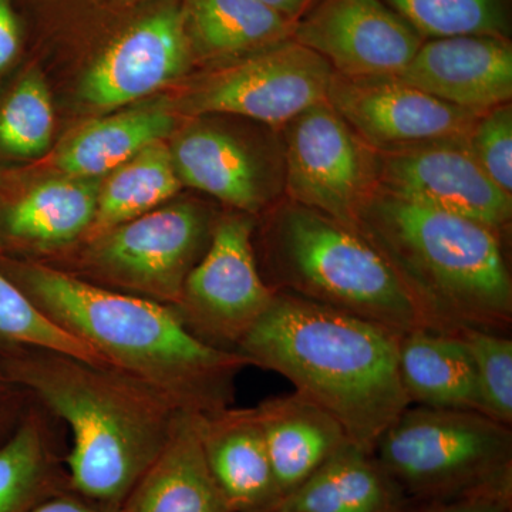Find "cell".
<instances>
[{
	"instance_id": "28",
	"label": "cell",
	"mask_w": 512,
	"mask_h": 512,
	"mask_svg": "<svg viewBox=\"0 0 512 512\" xmlns=\"http://www.w3.org/2000/svg\"><path fill=\"white\" fill-rule=\"evenodd\" d=\"M29 348L57 350L97 365H109L89 346L47 319L0 268V356Z\"/></svg>"
},
{
	"instance_id": "17",
	"label": "cell",
	"mask_w": 512,
	"mask_h": 512,
	"mask_svg": "<svg viewBox=\"0 0 512 512\" xmlns=\"http://www.w3.org/2000/svg\"><path fill=\"white\" fill-rule=\"evenodd\" d=\"M99 187L72 178L33 187L0 210V254L62 252L83 241L92 228Z\"/></svg>"
},
{
	"instance_id": "22",
	"label": "cell",
	"mask_w": 512,
	"mask_h": 512,
	"mask_svg": "<svg viewBox=\"0 0 512 512\" xmlns=\"http://www.w3.org/2000/svg\"><path fill=\"white\" fill-rule=\"evenodd\" d=\"M181 183L218 198L247 214L268 201L261 165L241 141L217 128H195L171 153Z\"/></svg>"
},
{
	"instance_id": "14",
	"label": "cell",
	"mask_w": 512,
	"mask_h": 512,
	"mask_svg": "<svg viewBox=\"0 0 512 512\" xmlns=\"http://www.w3.org/2000/svg\"><path fill=\"white\" fill-rule=\"evenodd\" d=\"M292 39L346 76L400 73L426 40L383 0H313Z\"/></svg>"
},
{
	"instance_id": "35",
	"label": "cell",
	"mask_w": 512,
	"mask_h": 512,
	"mask_svg": "<svg viewBox=\"0 0 512 512\" xmlns=\"http://www.w3.org/2000/svg\"><path fill=\"white\" fill-rule=\"evenodd\" d=\"M32 512H119V508L96 503L67 488L62 493L47 498Z\"/></svg>"
},
{
	"instance_id": "4",
	"label": "cell",
	"mask_w": 512,
	"mask_h": 512,
	"mask_svg": "<svg viewBox=\"0 0 512 512\" xmlns=\"http://www.w3.org/2000/svg\"><path fill=\"white\" fill-rule=\"evenodd\" d=\"M355 231L386 259L427 328L510 329L512 281L500 232L377 185L357 210Z\"/></svg>"
},
{
	"instance_id": "25",
	"label": "cell",
	"mask_w": 512,
	"mask_h": 512,
	"mask_svg": "<svg viewBox=\"0 0 512 512\" xmlns=\"http://www.w3.org/2000/svg\"><path fill=\"white\" fill-rule=\"evenodd\" d=\"M173 127V117L156 109L131 110L94 121L64 144L56 164L72 178L99 177L161 143Z\"/></svg>"
},
{
	"instance_id": "20",
	"label": "cell",
	"mask_w": 512,
	"mask_h": 512,
	"mask_svg": "<svg viewBox=\"0 0 512 512\" xmlns=\"http://www.w3.org/2000/svg\"><path fill=\"white\" fill-rule=\"evenodd\" d=\"M56 421L32 399L0 444V512H32L70 488Z\"/></svg>"
},
{
	"instance_id": "2",
	"label": "cell",
	"mask_w": 512,
	"mask_h": 512,
	"mask_svg": "<svg viewBox=\"0 0 512 512\" xmlns=\"http://www.w3.org/2000/svg\"><path fill=\"white\" fill-rule=\"evenodd\" d=\"M0 379L69 429L64 464L70 490L114 508L163 450L181 412L136 377L57 350L0 356Z\"/></svg>"
},
{
	"instance_id": "12",
	"label": "cell",
	"mask_w": 512,
	"mask_h": 512,
	"mask_svg": "<svg viewBox=\"0 0 512 512\" xmlns=\"http://www.w3.org/2000/svg\"><path fill=\"white\" fill-rule=\"evenodd\" d=\"M191 57L183 0H161L111 37L84 74L80 94L97 109H116L173 82Z\"/></svg>"
},
{
	"instance_id": "33",
	"label": "cell",
	"mask_w": 512,
	"mask_h": 512,
	"mask_svg": "<svg viewBox=\"0 0 512 512\" xmlns=\"http://www.w3.org/2000/svg\"><path fill=\"white\" fill-rule=\"evenodd\" d=\"M30 400L28 393L0 379V444L16 429Z\"/></svg>"
},
{
	"instance_id": "9",
	"label": "cell",
	"mask_w": 512,
	"mask_h": 512,
	"mask_svg": "<svg viewBox=\"0 0 512 512\" xmlns=\"http://www.w3.org/2000/svg\"><path fill=\"white\" fill-rule=\"evenodd\" d=\"M285 156L291 201L355 231L357 210L377 185L375 150L325 100L286 124Z\"/></svg>"
},
{
	"instance_id": "6",
	"label": "cell",
	"mask_w": 512,
	"mask_h": 512,
	"mask_svg": "<svg viewBox=\"0 0 512 512\" xmlns=\"http://www.w3.org/2000/svg\"><path fill=\"white\" fill-rule=\"evenodd\" d=\"M373 456L404 495L444 501L512 493L510 426L474 410L407 407Z\"/></svg>"
},
{
	"instance_id": "21",
	"label": "cell",
	"mask_w": 512,
	"mask_h": 512,
	"mask_svg": "<svg viewBox=\"0 0 512 512\" xmlns=\"http://www.w3.org/2000/svg\"><path fill=\"white\" fill-rule=\"evenodd\" d=\"M397 365L410 404L481 413L476 369L457 333L427 328L402 333Z\"/></svg>"
},
{
	"instance_id": "18",
	"label": "cell",
	"mask_w": 512,
	"mask_h": 512,
	"mask_svg": "<svg viewBox=\"0 0 512 512\" xmlns=\"http://www.w3.org/2000/svg\"><path fill=\"white\" fill-rule=\"evenodd\" d=\"M119 512H234L211 476L194 414L178 413L163 450Z\"/></svg>"
},
{
	"instance_id": "19",
	"label": "cell",
	"mask_w": 512,
	"mask_h": 512,
	"mask_svg": "<svg viewBox=\"0 0 512 512\" xmlns=\"http://www.w3.org/2000/svg\"><path fill=\"white\" fill-rule=\"evenodd\" d=\"M282 500L350 443L342 426L298 392L255 407Z\"/></svg>"
},
{
	"instance_id": "11",
	"label": "cell",
	"mask_w": 512,
	"mask_h": 512,
	"mask_svg": "<svg viewBox=\"0 0 512 512\" xmlns=\"http://www.w3.org/2000/svg\"><path fill=\"white\" fill-rule=\"evenodd\" d=\"M326 101L375 151L466 141L483 114L421 92L394 74L333 73Z\"/></svg>"
},
{
	"instance_id": "7",
	"label": "cell",
	"mask_w": 512,
	"mask_h": 512,
	"mask_svg": "<svg viewBox=\"0 0 512 512\" xmlns=\"http://www.w3.org/2000/svg\"><path fill=\"white\" fill-rule=\"evenodd\" d=\"M211 234L210 222L194 205L156 208L84 238L80 262L89 276L82 281L171 306L207 251Z\"/></svg>"
},
{
	"instance_id": "31",
	"label": "cell",
	"mask_w": 512,
	"mask_h": 512,
	"mask_svg": "<svg viewBox=\"0 0 512 512\" xmlns=\"http://www.w3.org/2000/svg\"><path fill=\"white\" fill-rule=\"evenodd\" d=\"M467 147L487 177L512 197L511 103L481 114L467 138Z\"/></svg>"
},
{
	"instance_id": "3",
	"label": "cell",
	"mask_w": 512,
	"mask_h": 512,
	"mask_svg": "<svg viewBox=\"0 0 512 512\" xmlns=\"http://www.w3.org/2000/svg\"><path fill=\"white\" fill-rule=\"evenodd\" d=\"M400 335L350 313L275 292L237 353L251 366L286 377L295 392L338 421L350 443L373 454L387 427L410 407L397 365Z\"/></svg>"
},
{
	"instance_id": "1",
	"label": "cell",
	"mask_w": 512,
	"mask_h": 512,
	"mask_svg": "<svg viewBox=\"0 0 512 512\" xmlns=\"http://www.w3.org/2000/svg\"><path fill=\"white\" fill-rule=\"evenodd\" d=\"M0 268L47 319L181 412L212 413L234 402L235 380L251 366L247 357L195 338L170 306L87 284L40 262L0 255Z\"/></svg>"
},
{
	"instance_id": "10",
	"label": "cell",
	"mask_w": 512,
	"mask_h": 512,
	"mask_svg": "<svg viewBox=\"0 0 512 512\" xmlns=\"http://www.w3.org/2000/svg\"><path fill=\"white\" fill-rule=\"evenodd\" d=\"M234 60L192 93L194 113L232 114L282 126L325 101L335 73L322 56L293 39Z\"/></svg>"
},
{
	"instance_id": "30",
	"label": "cell",
	"mask_w": 512,
	"mask_h": 512,
	"mask_svg": "<svg viewBox=\"0 0 512 512\" xmlns=\"http://www.w3.org/2000/svg\"><path fill=\"white\" fill-rule=\"evenodd\" d=\"M476 369L481 413L498 423H512V340L505 333L458 330Z\"/></svg>"
},
{
	"instance_id": "8",
	"label": "cell",
	"mask_w": 512,
	"mask_h": 512,
	"mask_svg": "<svg viewBox=\"0 0 512 512\" xmlns=\"http://www.w3.org/2000/svg\"><path fill=\"white\" fill-rule=\"evenodd\" d=\"M254 221L229 215L212 227L211 241L170 306L195 338L237 352L274 299L256 261Z\"/></svg>"
},
{
	"instance_id": "24",
	"label": "cell",
	"mask_w": 512,
	"mask_h": 512,
	"mask_svg": "<svg viewBox=\"0 0 512 512\" xmlns=\"http://www.w3.org/2000/svg\"><path fill=\"white\" fill-rule=\"evenodd\" d=\"M192 55L234 60L292 39L293 23L261 0H183Z\"/></svg>"
},
{
	"instance_id": "27",
	"label": "cell",
	"mask_w": 512,
	"mask_h": 512,
	"mask_svg": "<svg viewBox=\"0 0 512 512\" xmlns=\"http://www.w3.org/2000/svg\"><path fill=\"white\" fill-rule=\"evenodd\" d=\"M424 39L485 35L510 39V0H383Z\"/></svg>"
},
{
	"instance_id": "36",
	"label": "cell",
	"mask_w": 512,
	"mask_h": 512,
	"mask_svg": "<svg viewBox=\"0 0 512 512\" xmlns=\"http://www.w3.org/2000/svg\"><path fill=\"white\" fill-rule=\"evenodd\" d=\"M261 2L275 10L288 22L295 23L301 18L302 13L311 6L313 0H261Z\"/></svg>"
},
{
	"instance_id": "13",
	"label": "cell",
	"mask_w": 512,
	"mask_h": 512,
	"mask_svg": "<svg viewBox=\"0 0 512 512\" xmlns=\"http://www.w3.org/2000/svg\"><path fill=\"white\" fill-rule=\"evenodd\" d=\"M375 153L377 187L394 197L468 218L497 232L510 224L511 195L481 170L467 140Z\"/></svg>"
},
{
	"instance_id": "34",
	"label": "cell",
	"mask_w": 512,
	"mask_h": 512,
	"mask_svg": "<svg viewBox=\"0 0 512 512\" xmlns=\"http://www.w3.org/2000/svg\"><path fill=\"white\" fill-rule=\"evenodd\" d=\"M20 49L18 18L10 0H0V74L13 63Z\"/></svg>"
},
{
	"instance_id": "15",
	"label": "cell",
	"mask_w": 512,
	"mask_h": 512,
	"mask_svg": "<svg viewBox=\"0 0 512 512\" xmlns=\"http://www.w3.org/2000/svg\"><path fill=\"white\" fill-rule=\"evenodd\" d=\"M394 76L454 106L484 113L510 103L511 40L485 35L427 39Z\"/></svg>"
},
{
	"instance_id": "5",
	"label": "cell",
	"mask_w": 512,
	"mask_h": 512,
	"mask_svg": "<svg viewBox=\"0 0 512 512\" xmlns=\"http://www.w3.org/2000/svg\"><path fill=\"white\" fill-rule=\"evenodd\" d=\"M265 251L271 275L266 284L275 292L350 313L394 332L427 328L386 259L359 232L322 212L288 202L272 221Z\"/></svg>"
},
{
	"instance_id": "32",
	"label": "cell",
	"mask_w": 512,
	"mask_h": 512,
	"mask_svg": "<svg viewBox=\"0 0 512 512\" xmlns=\"http://www.w3.org/2000/svg\"><path fill=\"white\" fill-rule=\"evenodd\" d=\"M511 494L485 493L431 501L421 512H510Z\"/></svg>"
},
{
	"instance_id": "29",
	"label": "cell",
	"mask_w": 512,
	"mask_h": 512,
	"mask_svg": "<svg viewBox=\"0 0 512 512\" xmlns=\"http://www.w3.org/2000/svg\"><path fill=\"white\" fill-rule=\"evenodd\" d=\"M55 111L42 77L29 73L0 106V151L30 158L45 153L52 141Z\"/></svg>"
},
{
	"instance_id": "26",
	"label": "cell",
	"mask_w": 512,
	"mask_h": 512,
	"mask_svg": "<svg viewBox=\"0 0 512 512\" xmlns=\"http://www.w3.org/2000/svg\"><path fill=\"white\" fill-rule=\"evenodd\" d=\"M181 181L170 151L153 144L113 171L99 192L97 212L86 238L156 210L173 198Z\"/></svg>"
},
{
	"instance_id": "16",
	"label": "cell",
	"mask_w": 512,
	"mask_h": 512,
	"mask_svg": "<svg viewBox=\"0 0 512 512\" xmlns=\"http://www.w3.org/2000/svg\"><path fill=\"white\" fill-rule=\"evenodd\" d=\"M211 476L234 512H275L282 503L254 409L194 414Z\"/></svg>"
},
{
	"instance_id": "23",
	"label": "cell",
	"mask_w": 512,
	"mask_h": 512,
	"mask_svg": "<svg viewBox=\"0 0 512 512\" xmlns=\"http://www.w3.org/2000/svg\"><path fill=\"white\" fill-rule=\"evenodd\" d=\"M404 494L372 453L345 444L275 512H402Z\"/></svg>"
}]
</instances>
